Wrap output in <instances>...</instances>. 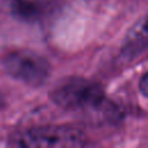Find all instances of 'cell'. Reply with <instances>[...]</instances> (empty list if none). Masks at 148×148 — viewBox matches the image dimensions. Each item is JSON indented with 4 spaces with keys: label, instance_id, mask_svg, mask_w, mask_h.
Segmentation results:
<instances>
[{
    "label": "cell",
    "instance_id": "6da1fadb",
    "mask_svg": "<svg viewBox=\"0 0 148 148\" xmlns=\"http://www.w3.org/2000/svg\"><path fill=\"white\" fill-rule=\"evenodd\" d=\"M51 98L61 109L80 111L99 106L104 102V91L94 81L73 76L57 84L51 91Z\"/></svg>",
    "mask_w": 148,
    "mask_h": 148
},
{
    "label": "cell",
    "instance_id": "7a4b0ae2",
    "mask_svg": "<svg viewBox=\"0 0 148 148\" xmlns=\"http://www.w3.org/2000/svg\"><path fill=\"white\" fill-rule=\"evenodd\" d=\"M15 147H82L87 146V139L80 131L58 125L36 126L20 131L10 139Z\"/></svg>",
    "mask_w": 148,
    "mask_h": 148
},
{
    "label": "cell",
    "instance_id": "3957f363",
    "mask_svg": "<svg viewBox=\"0 0 148 148\" xmlns=\"http://www.w3.org/2000/svg\"><path fill=\"white\" fill-rule=\"evenodd\" d=\"M2 66L9 76L32 87L42 86L51 73L47 59L29 49L10 51L5 56Z\"/></svg>",
    "mask_w": 148,
    "mask_h": 148
},
{
    "label": "cell",
    "instance_id": "277c9868",
    "mask_svg": "<svg viewBox=\"0 0 148 148\" xmlns=\"http://www.w3.org/2000/svg\"><path fill=\"white\" fill-rule=\"evenodd\" d=\"M9 12L17 18L27 22L45 17L53 8L54 0H3Z\"/></svg>",
    "mask_w": 148,
    "mask_h": 148
},
{
    "label": "cell",
    "instance_id": "5b68a950",
    "mask_svg": "<svg viewBox=\"0 0 148 148\" xmlns=\"http://www.w3.org/2000/svg\"><path fill=\"white\" fill-rule=\"evenodd\" d=\"M147 47V20L142 18L130 31L124 44V53L127 57H135Z\"/></svg>",
    "mask_w": 148,
    "mask_h": 148
},
{
    "label": "cell",
    "instance_id": "8992f818",
    "mask_svg": "<svg viewBox=\"0 0 148 148\" xmlns=\"http://www.w3.org/2000/svg\"><path fill=\"white\" fill-rule=\"evenodd\" d=\"M148 76H147V73H145L143 75H142V77H141V80H140V89H141V91H142V94L143 95H146L147 94V84H148Z\"/></svg>",
    "mask_w": 148,
    "mask_h": 148
},
{
    "label": "cell",
    "instance_id": "52a82bcc",
    "mask_svg": "<svg viewBox=\"0 0 148 148\" xmlns=\"http://www.w3.org/2000/svg\"><path fill=\"white\" fill-rule=\"evenodd\" d=\"M5 104H6V101H5L3 96H2V94L0 92V109H1V108H3V106H5Z\"/></svg>",
    "mask_w": 148,
    "mask_h": 148
}]
</instances>
